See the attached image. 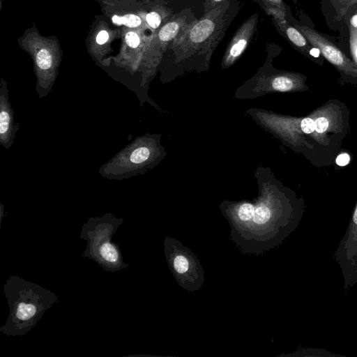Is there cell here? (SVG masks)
I'll return each mask as SVG.
<instances>
[{
  "label": "cell",
  "instance_id": "1",
  "mask_svg": "<svg viewBox=\"0 0 357 357\" xmlns=\"http://www.w3.org/2000/svg\"><path fill=\"white\" fill-rule=\"evenodd\" d=\"M274 192H263L255 204L236 203L227 212L232 239L243 251L261 253L271 249L297 228L301 208Z\"/></svg>",
  "mask_w": 357,
  "mask_h": 357
},
{
  "label": "cell",
  "instance_id": "2",
  "mask_svg": "<svg viewBox=\"0 0 357 357\" xmlns=\"http://www.w3.org/2000/svg\"><path fill=\"white\" fill-rule=\"evenodd\" d=\"M3 293L9 307L8 317L0 332L8 336H22L38 324L45 312L58 303L56 295L43 287L12 275Z\"/></svg>",
  "mask_w": 357,
  "mask_h": 357
},
{
  "label": "cell",
  "instance_id": "3",
  "mask_svg": "<svg viewBox=\"0 0 357 357\" xmlns=\"http://www.w3.org/2000/svg\"><path fill=\"white\" fill-rule=\"evenodd\" d=\"M160 136L146 134L136 137L99 169L101 176L122 181L142 175L153 168L165 154Z\"/></svg>",
  "mask_w": 357,
  "mask_h": 357
},
{
  "label": "cell",
  "instance_id": "4",
  "mask_svg": "<svg viewBox=\"0 0 357 357\" xmlns=\"http://www.w3.org/2000/svg\"><path fill=\"white\" fill-rule=\"evenodd\" d=\"M124 220L111 213L89 218L82 227L79 238L86 241L82 254L96 262L104 271L115 272L128 268L121 250L112 238Z\"/></svg>",
  "mask_w": 357,
  "mask_h": 357
},
{
  "label": "cell",
  "instance_id": "5",
  "mask_svg": "<svg viewBox=\"0 0 357 357\" xmlns=\"http://www.w3.org/2000/svg\"><path fill=\"white\" fill-rule=\"evenodd\" d=\"M229 8V1L225 0L195 21L186 33L172 44V50L181 56L198 53L210 59L227 29Z\"/></svg>",
  "mask_w": 357,
  "mask_h": 357
},
{
  "label": "cell",
  "instance_id": "6",
  "mask_svg": "<svg viewBox=\"0 0 357 357\" xmlns=\"http://www.w3.org/2000/svg\"><path fill=\"white\" fill-rule=\"evenodd\" d=\"M295 27L340 71L348 75L357 77V66L354 62L324 35L307 26L296 24Z\"/></svg>",
  "mask_w": 357,
  "mask_h": 357
},
{
  "label": "cell",
  "instance_id": "7",
  "mask_svg": "<svg viewBox=\"0 0 357 357\" xmlns=\"http://www.w3.org/2000/svg\"><path fill=\"white\" fill-rule=\"evenodd\" d=\"M357 257V202L346 233L335 253L345 281V287H351Z\"/></svg>",
  "mask_w": 357,
  "mask_h": 357
},
{
  "label": "cell",
  "instance_id": "8",
  "mask_svg": "<svg viewBox=\"0 0 357 357\" xmlns=\"http://www.w3.org/2000/svg\"><path fill=\"white\" fill-rule=\"evenodd\" d=\"M258 15L253 14L242 23L231 38L223 55L221 66L227 68L232 66L249 45L257 29Z\"/></svg>",
  "mask_w": 357,
  "mask_h": 357
},
{
  "label": "cell",
  "instance_id": "9",
  "mask_svg": "<svg viewBox=\"0 0 357 357\" xmlns=\"http://www.w3.org/2000/svg\"><path fill=\"white\" fill-rule=\"evenodd\" d=\"M14 110L9 100L7 83L1 79L0 84V144L10 149L20 130L19 122L15 121Z\"/></svg>",
  "mask_w": 357,
  "mask_h": 357
},
{
  "label": "cell",
  "instance_id": "10",
  "mask_svg": "<svg viewBox=\"0 0 357 357\" xmlns=\"http://www.w3.org/2000/svg\"><path fill=\"white\" fill-rule=\"evenodd\" d=\"M282 123L284 124L286 132L292 134L293 137L296 132L303 134H323L326 132L331 126L329 114L326 113H318L313 116H308L302 119H282Z\"/></svg>",
  "mask_w": 357,
  "mask_h": 357
},
{
  "label": "cell",
  "instance_id": "11",
  "mask_svg": "<svg viewBox=\"0 0 357 357\" xmlns=\"http://www.w3.org/2000/svg\"><path fill=\"white\" fill-rule=\"evenodd\" d=\"M196 20L194 17H189L187 11L173 16L160 28L158 33V40L165 46L170 43L172 45L185 34Z\"/></svg>",
  "mask_w": 357,
  "mask_h": 357
},
{
  "label": "cell",
  "instance_id": "12",
  "mask_svg": "<svg viewBox=\"0 0 357 357\" xmlns=\"http://www.w3.org/2000/svg\"><path fill=\"white\" fill-rule=\"evenodd\" d=\"M266 89L273 92H287L301 89L304 81L299 74L281 73L267 78Z\"/></svg>",
  "mask_w": 357,
  "mask_h": 357
},
{
  "label": "cell",
  "instance_id": "13",
  "mask_svg": "<svg viewBox=\"0 0 357 357\" xmlns=\"http://www.w3.org/2000/svg\"><path fill=\"white\" fill-rule=\"evenodd\" d=\"M273 21L278 30L292 45L303 54H310V52L313 46L299 30L289 25L285 19L282 20L273 17Z\"/></svg>",
  "mask_w": 357,
  "mask_h": 357
},
{
  "label": "cell",
  "instance_id": "14",
  "mask_svg": "<svg viewBox=\"0 0 357 357\" xmlns=\"http://www.w3.org/2000/svg\"><path fill=\"white\" fill-rule=\"evenodd\" d=\"M169 255L171 257L172 267L175 272L181 277H187V274L190 273V271H192V257L187 255V252L185 253H183V252L176 253L174 257L169 254Z\"/></svg>",
  "mask_w": 357,
  "mask_h": 357
},
{
  "label": "cell",
  "instance_id": "15",
  "mask_svg": "<svg viewBox=\"0 0 357 357\" xmlns=\"http://www.w3.org/2000/svg\"><path fill=\"white\" fill-rule=\"evenodd\" d=\"M265 6V11L273 17L285 19L286 8L283 0H261Z\"/></svg>",
  "mask_w": 357,
  "mask_h": 357
},
{
  "label": "cell",
  "instance_id": "16",
  "mask_svg": "<svg viewBox=\"0 0 357 357\" xmlns=\"http://www.w3.org/2000/svg\"><path fill=\"white\" fill-rule=\"evenodd\" d=\"M335 10L336 20H342L349 9L355 4H357V0H331Z\"/></svg>",
  "mask_w": 357,
  "mask_h": 357
},
{
  "label": "cell",
  "instance_id": "17",
  "mask_svg": "<svg viewBox=\"0 0 357 357\" xmlns=\"http://www.w3.org/2000/svg\"><path fill=\"white\" fill-rule=\"evenodd\" d=\"M36 63L38 70L42 71L50 70L53 63L52 54L45 49L40 50L36 54Z\"/></svg>",
  "mask_w": 357,
  "mask_h": 357
},
{
  "label": "cell",
  "instance_id": "18",
  "mask_svg": "<svg viewBox=\"0 0 357 357\" xmlns=\"http://www.w3.org/2000/svg\"><path fill=\"white\" fill-rule=\"evenodd\" d=\"M112 20L114 24H124L128 27H137L142 23L140 17L133 14L126 15L122 17L114 15Z\"/></svg>",
  "mask_w": 357,
  "mask_h": 357
},
{
  "label": "cell",
  "instance_id": "19",
  "mask_svg": "<svg viewBox=\"0 0 357 357\" xmlns=\"http://www.w3.org/2000/svg\"><path fill=\"white\" fill-rule=\"evenodd\" d=\"M350 50L353 61L357 66V27L349 25Z\"/></svg>",
  "mask_w": 357,
  "mask_h": 357
},
{
  "label": "cell",
  "instance_id": "20",
  "mask_svg": "<svg viewBox=\"0 0 357 357\" xmlns=\"http://www.w3.org/2000/svg\"><path fill=\"white\" fill-rule=\"evenodd\" d=\"M163 15L158 11H151L146 16V21L148 25L153 29H158L162 23Z\"/></svg>",
  "mask_w": 357,
  "mask_h": 357
},
{
  "label": "cell",
  "instance_id": "21",
  "mask_svg": "<svg viewBox=\"0 0 357 357\" xmlns=\"http://www.w3.org/2000/svg\"><path fill=\"white\" fill-rule=\"evenodd\" d=\"M126 42L129 47L136 48L140 43V38L136 33L131 31L126 33Z\"/></svg>",
  "mask_w": 357,
  "mask_h": 357
},
{
  "label": "cell",
  "instance_id": "22",
  "mask_svg": "<svg viewBox=\"0 0 357 357\" xmlns=\"http://www.w3.org/2000/svg\"><path fill=\"white\" fill-rule=\"evenodd\" d=\"M225 0H205L204 2L205 13L218 6Z\"/></svg>",
  "mask_w": 357,
  "mask_h": 357
},
{
  "label": "cell",
  "instance_id": "23",
  "mask_svg": "<svg viewBox=\"0 0 357 357\" xmlns=\"http://www.w3.org/2000/svg\"><path fill=\"white\" fill-rule=\"evenodd\" d=\"M349 161H350V156L347 153H342L340 154L336 158V160H335L336 164L338 166H341V167L346 166L347 165L349 164Z\"/></svg>",
  "mask_w": 357,
  "mask_h": 357
},
{
  "label": "cell",
  "instance_id": "24",
  "mask_svg": "<svg viewBox=\"0 0 357 357\" xmlns=\"http://www.w3.org/2000/svg\"><path fill=\"white\" fill-rule=\"evenodd\" d=\"M108 38H109L108 33L106 31L102 30L98 33V35L96 36V42L99 45H102L105 43H106V41L108 40Z\"/></svg>",
  "mask_w": 357,
  "mask_h": 357
},
{
  "label": "cell",
  "instance_id": "25",
  "mask_svg": "<svg viewBox=\"0 0 357 357\" xmlns=\"http://www.w3.org/2000/svg\"><path fill=\"white\" fill-rule=\"evenodd\" d=\"M356 282H357V257H356V261L355 263L354 273H353L352 278L351 280V287H352Z\"/></svg>",
  "mask_w": 357,
  "mask_h": 357
},
{
  "label": "cell",
  "instance_id": "26",
  "mask_svg": "<svg viewBox=\"0 0 357 357\" xmlns=\"http://www.w3.org/2000/svg\"><path fill=\"white\" fill-rule=\"evenodd\" d=\"M349 25L357 27V9L349 20Z\"/></svg>",
  "mask_w": 357,
  "mask_h": 357
},
{
  "label": "cell",
  "instance_id": "27",
  "mask_svg": "<svg viewBox=\"0 0 357 357\" xmlns=\"http://www.w3.org/2000/svg\"><path fill=\"white\" fill-rule=\"evenodd\" d=\"M4 211H5V209H4V206L2 203H1V215H0V222H2V219L4 216Z\"/></svg>",
  "mask_w": 357,
  "mask_h": 357
}]
</instances>
